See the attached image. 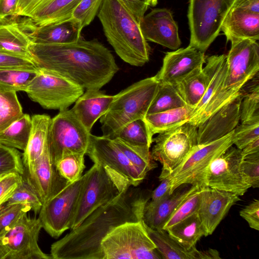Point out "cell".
<instances>
[{"label": "cell", "mask_w": 259, "mask_h": 259, "mask_svg": "<svg viewBox=\"0 0 259 259\" xmlns=\"http://www.w3.org/2000/svg\"><path fill=\"white\" fill-rule=\"evenodd\" d=\"M137 187L119 192L90 214L78 226L51 245L53 259H104L101 243L117 227L143 220L151 197Z\"/></svg>", "instance_id": "6da1fadb"}, {"label": "cell", "mask_w": 259, "mask_h": 259, "mask_svg": "<svg viewBox=\"0 0 259 259\" xmlns=\"http://www.w3.org/2000/svg\"><path fill=\"white\" fill-rule=\"evenodd\" d=\"M38 69L62 76L86 90H100L119 70L111 52L97 39L64 44L32 42Z\"/></svg>", "instance_id": "7a4b0ae2"}, {"label": "cell", "mask_w": 259, "mask_h": 259, "mask_svg": "<svg viewBox=\"0 0 259 259\" xmlns=\"http://www.w3.org/2000/svg\"><path fill=\"white\" fill-rule=\"evenodd\" d=\"M97 15L107 41L123 61L137 67L149 61L150 47L140 23L119 0H103Z\"/></svg>", "instance_id": "3957f363"}, {"label": "cell", "mask_w": 259, "mask_h": 259, "mask_svg": "<svg viewBox=\"0 0 259 259\" xmlns=\"http://www.w3.org/2000/svg\"><path fill=\"white\" fill-rule=\"evenodd\" d=\"M231 43L226 55V73L221 85L201 113L189 121L196 126L241 94L243 86L258 72L257 41L246 39Z\"/></svg>", "instance_id": "277c9868"}, {"label": "cell", "mask_w": 259, "mask_h": 259, "mask_svg": "<svg viewBox=\"0 0 259 259\" xmlns=\"http://www.w3.org/2000/svg\"><path fill=\"white\" fill-rule=\"evenodd\" d=\"M159 84L154 76L138 81L114 95L109 108L100 118L102 136L110 138L131 121L144 119Z\"/></svg>", "instance_id": "5b68a950"}, {"label": "cell", "mask_w": 259, "mask_h": 259, "mask_svg": "<svg viewBox=\"0 0 259 259\" xmlns=\"http://www.w3.org/2000/svg\"><path fill=\"white\" fill-rule=\"evenodd\" d=\"M104 259H161L144 227L143 220L126 222L113 230L103 240Z\"/></svg>", "instance_id": "8992f818"}, {"label": "cell", "mask_w": 259, "mask_h": 259, "mask_svg": "<svg viewBox=\"0 0 259 259\" xmlns=\"http://www.w3.org/2000/svg\"><path fill=\"white\" fill-rule=\"evenodd\" d=\"M235 0H189V46L205 53L219 35Z\"/></svg>", "instance_id": "52a82bcc"}, {"label": "cell", "mask_w": 259, "mask_h": 259, "mask_svg": "<svg viewBox=\"0 0 259 259\" xmlns=\"http://www.w3.org/2000/svg\"><path fill=\"white\" fill-rule=\"evenodd\" d=\"M91 134L71 109L59 111L51 119L48 136V146L53 163L55 165L67 153L85 155Z\"/></svg>", "instance_id": "ba28073f"}, {"label": "cell", "mask_w": 259, "mask_h": 259, "mask_svg": "<svg viewBox=\"0 0 259 259\" xmlns=\"http://www.w3.org/2000/svg\"><path fill=\"white\" fill-rule=\"evenodd\" d=\"M197 126L187 121L170 130L158 134L151 155L162 165L159 181L168 177L197 144Z\"/></svg>", "instance_id": "9c48e42d"}, {"label": "cell", "mask_w": 259, "mask_h": 259, "mask_svg": "<svg viewBox=\"0 0 259 259\" xmlns=\"http://www.w3.org/2000/svg\"><path fill=\"white\" fill-rule=\"evenodd\" d=\"M87 176L86 172L42 204L38 219L42 228L51 237L58 238L71 229Z\"/></svg>", "instance_id": "30bf717a"}, {"label": "cell", "mask_w": 259, "mask_h": 259, "mask_svg": "<svg viewBox=\"0 0 259 259\" xmlns=\"http://www.w3.org/2000/svg\"><path fill=\"white\" fill-rule=\"evenodd\" d=\"M84 90L62 76L39 70L25 92L44 108L60 111L74 103Z\"/></svg>", "instance_id": "8fae6325"}, {"label": "cell", "mask_w": 259, "mask_h": 259, "mask_svg": "<svg viewBox=\"0 0 259 259\" xmlns=\"http://www.w3.org/2000/svg\"><path fill=\"white\" fill-rule=\"evenodd\" d=\"M42 228L40 220L25 213L10 230L0 235V259H52L38 244Z\"/></svg>", "instance_id": "7c38bea8"}, {"label": "cell", "mask_w": 259, "mask_h": 259, "mask_svg": "<svg viewBox=\"0 0 259 259\" xmlns=\"http://www.w3.org/2000/svg\"><path fill=\"white\" fill-rule=\"evenodd\" d=\"M233 132L218 140L195 146L168 176L170 179L171 193L183 184L201 186V180L209 164L233 145Z\"/></svg>", "instance_id": "4fadbf2b"}, {"label": "cell", "mask_w": 259, "mask_h": 259, "mask_svg": "<svg viewBox=\"0 0 259 259\" xmlns=\"http://www.w3.org/2000/svg\"><path fill=\"white\" fill-rule=\"evenodd\" d=\"M87 173L71 229L78 226L93 211L112 200L119 192L129 187L120 184L99 164L94 163Z\"/></svg>", "instance_id": "5bb4252c"}, {"label": "cell", "mask_w": 259, "mask_h": 259, "mask_svg": "<svg viewBox=\"0 0 259 259\" xmlns=\"http://www.w3.org/2000/svg\"><path fill=\"white\" fill-rule=\"evenodd\" d=\"M242 159L241 150L230 146L209 164L200 186L243 195L250 187L240 171Z\"/></svg>", "instance_id": "9a60e30c"}, {"label": "cell", "mask_w": 259, "mask_h": 259, "mask_svg": "<svg viewBox=\"0 0 259 259\" xmlns=\"http://www.w3.org/2000/svg\"><path fill=\"white\" fill-rule=\"evenodd\" d=\"M85 155L130 186L137 187L145 179L110 139L91 134Z\"/></svg>", "instance_id": "2e32d148"}, {"label": "cell", "mask_w": 259, "mask_h": 259, "mask_svg": "<svg viewBox=\"0 0 259 259\" xmlns=\"http://www.w3.org/2000/svg\"><path fill=\"white\" fill-rule=\"evenodd\" d=\"M239 200V196L236 194L207 186L201 187L197 213L206 236L213 233L231 207Z\"/></svg>", "instance_id": "e0dca14e"}, {"label": "cell", "mask_w": 259, "mask_h": 259, "mask_svg": "<svg viewBox=\"0 0 259 259\" xmlns=\"http://www.w3.org/2000/svg\"><path fill=\"white\" fill-rule=\"evenodd\" d=\"M18 22L31 42L39 44H64L77 41L83 29L73 18L43 26H37L28 17Z\"/></svg>", "instance_id": "ac0fdd59"}, {"label": "cell", "mask_w": 259, "mask_h": 259, "mask_svg": "<svg viewBox=\"0 0 259 259\" xmlns=\"http://www.w3.org/2000/svg\"><path fill=\"white\" fill-rule=\"evenodd\" d=\"M145 38L171 50L178 49L181 41L178 27L171 12L166 8L152 10L140 22Z\"/></svg>", "instance_id": "d6986e66"}, {"label": "cell", "mask_w": 259, "mask_h": 259, "mask_svg": "<svg viewBox=\"0 0 259 259\" xmlns=\"http://www.w3.org/2000/svg\"><path fill=\"white\" fill-rule=\"evenodd\" d=\"M242 93L197 126V144L218 140L231 133L240 120Z\"/></svg>", "instance_id": "ffe728a7"}, {"label": "cell", "mask_w": 259, "mask_h": 259, "mask_svg": "<svg viewBox=\"0 0 259 259\" xmlns=\"http://www.w3.org/2000/svg\"><path fill=\"white\" fill-rule=\"evenodd\" d=\"M204 53L188 46L165 54L160 70L155 75L159 83L174 84L196 67L205 63Z\"/></svg>", "instance_id": "44dd1931"}, {"label": "cell", "mask_w": 259, "mask_h": 259, "mask_svg": "<svg viewBox=\"0 0 259 259\" xmlns=\"http://www.w3.org/2000/svg\"><path fill=\"white\" fill-rule=\"evenodd\" d=\"M28 178L37 191L42 204L70 183L59 174L53 163L48 143L42 155L35 163L32 175Z\"/></svg>", "instance_id": "7402d4cb"}, {"label": "cell", "mask_w": 259, "mask_h": 259, "mask_svg": "<svg viewBox=\"0 0 259 259\" xmlns=\"http://www.w3.org/2000/svg\"><path fill=\"white\" fill-rule=\"evenodd\" d=\"M200 187L197 185L183 184L158 203L151 205L147 202L143 212L144 223L152 229H162L178 206Z\"/></svg>", "instance_id": "603a6c76"}, {"label": "cell", "mask_w": 259, "mask_h": 259, "mask_svg": "<svg viewBox=\"0 0 259 259\" xmlns=\"http://www.w3.org/2000/svg\"><path fill=\"white\" fill-rule=\"evenodd\" d=\"M114 96L108 95L100 90H86L75 102L71 110L91 133L98 119L106 113L113 100Z\"/></svg>", "instance_id": "cb8c5ba5"}, {"label": "cell", "mask_w": 259, "mask_h": 259, "mask_svg": "<svg viewBox=\"0 0 259 259\" xmlns=\"http://www.w3.org/2000/svg\"><path fill=\"white\" fill-rule=\"evenodd\" d=\"M221 31L227 41L231 42L243 39H259V13L231 8L225 17Z\"/></svg>", "instance_id": "d4e9b609"}, {"label": "cell", "mask_w": 259, "mask_h": 259, "mask_svg": "<svg viewBox=\"0 0 259 259\" xmlns=\"http://www.w3.org/2000/svg\"><path fill=\"white\" fill-rule=\"evenodd\" d=\"M51 119L47 114H35L31 117L30 135L22 158L25 173L28 177L32 175L35 163L47 143Z\"/></svg>", "instance_id": "484cf974"}, {"label": "cell", "mask_w": 259, "mask_h": 259, "mask_svg": "<svg viewBox=\"0 0 259 259\" xmlns=\"http://www.w3.org/2000/svg\"><path fill=\"white\" fill-rule=\"evenodd\" d=\"M18 18L0 21V52L32 61L29 51L32 42L20 26L17 20Z\"/></svg>", "instance_id": "4316f807"}, {"label": "cell", "mask_w": 259, "mask_h": 259, "mask_svg": "<svg viewBox=\"0 0 259 259\" xmlns=\"http://www.w3.org/2000/svg\"><path fill=\"white\" fill-rule=\"evenodd\" d=\"M201 65L173 84L187 105L195 109L201 101L209 82V76Z\"/></svg>", "instance_id": "83f0119b"}, {"label": "cell", "mask_w": 259, "mask_h": 259, "mask_svg": "<svg viewBox=\"0 0 259 259\" xmlns=\"http://www.w3.org/2000/svg\"><path fill=\"white\" fill-rule=\"evenodd\" d=\"M194 108L189 106L147 114L144 118L150 136L159 134L189 121Z\"/></svg>", "instance_id": "f1b7e54d"}, {"label": "cell", "mask_w": 259, "mask_h": 259, "mask_svg": "<svg viewBox=\"0 0 259 259\" xmlns=\"http://www.w3.org/2000/svg\"><path fill=\"white\" fill-rule=\"evenodd\" d=\"M143 224L162 258L199 259L200 251L197 249L196 246L187 249L172 239L166 230L152 229L144 222Z\"/></svg>", "instance_id": "f546056e"}, {"label": "cell", "mask_w": 259, "mask_h": 259, "mask_svg": "<svg viewBox=\"0 0 259 259\" xmlns=\"http://www.w3.org/2000/svg\"><path fill=\"white\" fill-rule=\"evenodd\" d=\"M209 76V82L203 98L195 108L188 121L198 116L222 84L227 70L226 55H213L207 58L203 68Z\"/></svg>", "instance_id": "4dcf8cb0"}, {"label": "cell", "mask_w": 259, "mask_h": 259, "mask_svg": "<svg viewBox=\"0 0 259 259\" xmlns=\"http://www.w3.org/2000/svg\"><path fill=\"white\" fill-rule=\"evenodd\" d=\"M81 0H52L34 11L28 18L37 26H43L72 18Z\"/></svg>", "instance_id": "1f68e13d"}, {"label": "cell", "mask_w": 259, "mask_h": 259, "mask_svg": "<svg viewBox=\"0 0 259 259\" xmlns=\"http://www.w3.org/2000/svg\"><path fill=\"white\" fill-rule=\"evenodd\" d=\"M176 242L187 249L196 246L197 241L206 236L197 212L165 230Z\"/></svg>", "instance_id": "d6a6232c"}, {"label": "cell", "mask_w": 259, "mask_h": 259, "mask_svg": "<svg viewBox=\"0 0 259 259\" xmlns=\"http://www.w3.org/2000/svg\"><path fill=\"white\" fill-rule=\"evenodd\" d=\"M31 127V118L23 113L19 118L0 132V144L24 151Z\"/></svg>", "instance_id": "836d02e7"}, {"label": "cell", "mask_w": 259, "mask_h": 259, "mask_svg": "<svg viewBox=\"0 0 259 259\" xmlns=\"http://www.w3.org/2000/svg\"><path fill=\"white\" fill-rule=\"evenodd\" d=\"M111 140L143 178H145L147 173L157 166L151 157L149 147L132 145L117 138Z\"/></svg>", "instance_id": "e575fe53"}, {"label": "cell", "mask_w": 259, "mask_h": 259, "mask_svg": "<svg viewBox=\"0 0 259 259\" xmlns=\"http://www.w3.org/2000/svg\"><path fill=\"white\" fill-rule=\"evenodd\" d=\"M185 106H187L186 104L173 84L159 83L157 91L147 114L161 112Z\"/></svg>", "instance_id": "d590c367"}, {"label": "cell", "mask_w": 259, "mask_h": 259, "mask_svg": "<svg viewBox=\"0 0 259 259\" xmlns=\"http://www.w3.org/2000/svg\"><path fill=\"white\" fill-rule=\"evenodd\" d=\"M119 138L131 144L150 148L153 139L149 134L144 119H137L124 125L110 138Z\"/></svg>", "instance_id": "8d00e7d4"}, {"label": "cell", "mask_w": 259, "mask_h": 259, "mask_svg": "<svg viewBox=\"0 0 259 259\" xmlns=\"http://www.w3.org/2000/svg\"><path fill=\"white\" fill-rule=\"evenodd\" d=\"M38 70L0 69V89L25 92Z\"/></svg>", "instance_id": "74e56055"}, {"label": "cell", "mask_w": 259, "mask_h": 259, "mask_svg": "<svg viewBox=\"0 0 259 259\" xmlns=\"http://www.w3.org/2000/svg\"><path fill=\"white\" fill-rule=\"evenodd\" d=\"M22 177L21 183L4 204H25L29 206L31 210L36 214L39 212L42 203L37 191L25 172L22 175Z\"/></svg>", "instance_id": "f35d334b"}, {"label": "cell", "mask_w": 259, "mask_h": 259, "mask_svg": "<svg viewBox=\"0 0 259 259\" xmlns=\"http://www.w3.org/2000/svg\"><path fill=\"white\" fill-rule=\"evenodd\" d=\"M23 114L16 92L0 89V132Z\"/></svg>", "instance_id": "ab89813d"}, {"label": "cell", "mask_w": 259, "mask_h": 259, "mask_svg": "<svg viewBox=\"0 0 259 259\" xmlns=\"http://www.w3.org/2000/svg\"><path fill=\"white\" fill-rule=\"evenodd\" d=\"M84 155L74 152L65 154L55 165L59 174L69 183L78 180L85 167Z\"/></svg>", "instance_id": "60d3db41"}, {"label": "cell", "mask_w": 259, "mask_h": 259, "mask_svg": "<svg viewBox=\"0 0 259 259\" xmlns=\"http://www.w3.org/2000/svg\"><path fill=\"white\" fill-rule=\"evenodd\" d=\"M201 188L192 192L178 206L162 229L166 230L197 212L199 205Z\"/></svg>", "instance_id": "b9f144b4"}, {"label": "cell", "mask_w": 259, "mask_h": 259, "mask_svg": "<svg viewBox=\"0 0 259 259\" xmlns=\"http://www.w3.org/2000/svg\"><path fill=\"white\" fill-rule=\"evenodd\" d=\"M13 172H25L21 154L16 148L0 144V177Z\"/></svg>", "instance_id": "7bdbcfd3"}, {"label": "cell", "mask_w": 259, "mask_h": 259, "mask_svg": "<svg viewBox=\"0 0 259 259\" xmlns=\"http://www.w3.org/2000/svg\"><path fill=\"white\" fill-rule=\"evenodd\" d=\"M31 208L23 204H3L0 207V235L12 228Z\"/></svg>", "instance_id": "ee69618b"}, {"label": "cell", "mask_w": 259, "mask_h": 259, "mask_svg": "<svg viewBox=\"0 0 259 259\" xmlns=\"http://www.w3.org/2000/svg\"><path fill=\"white\" fill-rule=\"evenodd\" d=\"M241 123L259 121V87L257 85L243 96L240 106Z\"/></svg>", "instance_id": "f6af8a7d"}, {"label": "cell", "mask_w": 259, "mask_h": 259, "mask_svg": "<svg viewBox=\"0 0 259 259\" xmlns=\"http://www.w3.org/2000/svg\"><path fill=\"white\" fill-rule=\"evenodd\" d=\"M257 138H259V121L241 123L233 132V143L240 150Z\"/></svg>", "instance_id": "bcb514c9"}, {"label": "cell", "mask_w": 259, "mask_h": 259, "mask_svg": "<svg viewBox=\"0 0 259 259\" xmlns=\"http://www.w3.org/2000/svg\"><path fill=\"white\" fill-rule=\"evenodd\" d=\"M103 0H81L72 14V18L82 27L88 26L98 14Z\"/></svg>", "instance_id": "7dc6e473"}, {"label": "cell", "mask_w": 259, "mask_h": 259, "mask_svg": "<svg viewBox=\"0 0 259 259\" xmlns=\"http://www.w3.org/2000/svg\"><path fill=\"white\" fill-rule=\"evenodd\" d=\"M240 171L245 182L250 188H258L259 152L243 157Z\"/></svg>", "instance_id": "c3c4849f"}, {"label": "cell", "mask_w": 259, "mask_h": 259, "mask_svg": "<svg viewBox=\"0 0 259 259\" xmlns=\"http://www.w3.org/2000/svg\"><path fill=\"white\" fill-rule=\"evenodd\" d=\"M0 69L38 70L33 61L0 52Z\"/></svg>", "instance_id": "681fc988"}, {"label": "cell", "mask_w": 259, "mask_h": 259, "mask_svg": "<svg viewBox=\"0 0 259 259\" xmlns=\"http://www.w3.org/2000/svg\"><path fill=\"white\" fill-rule=\"evenodd\" d=\"M22 175L10 173L0 178V207L7 201L22 181Z\"/></svg>", "instance_id": "f907efd6"}, {"label": "cell", "mask_w": 259, "mask_h": 259, "mask_svg": "<svg viewBox=\"0 0 259 259\" xmlns=\"http://www.w3.org/2000/svg\"><path fill=\"white\" fill-rule=\"evenodd\" d=\"M240 215L244 219L250 228L259 230V200L254 199L243 208L239 212Z\"/></svg>", "instance_id": "816d5d0a"}, {"label": "cell", "mask_w": 259, "mask_h": 259, "mask_svg": "<svg viewBox=\"0 0 259 259\" xmlns=\"http://www.w3.org/2000/svg\"><path fill=\"white\" fill-rule=\"evenodd\" d=\"M52 0H18L17 16L28 17L34 11Z\"/></svg>", "instance_id": "f5cc1de1"}, {"label": "cell", "mask_w": 259, "mask_h": 259, "mask_svg": "<svg viewBox=\"0 0 259 259\" xmlns=\"http://www.w3.org/2000/svg\"><path fill=\"white\" fill-rule=\"evenodd\" d=\"M140 23L150 6V0H119Z\"/></svg>", "instance_id": "db71d44e"}, {"label": "cell", "mask_w": 259, "mask_h": 259, "mask_svg": "<svg viewBox=\"0 0 259 259\" xmlns=\"http://www.w3.org/2000/svg\"><path fill=\"white\" fill-rule=\"evenodd\" d=\"M18 0H0V21H10L17 16Z\"/></svg>", "instance_id": "11a10c76"}, {"label": "cell", "mask_w": 259, "mask_h": 259, "mask_svg": "<svg viewBox=\"0 0 259 259\" xmlns=\"http://www.w3.org/2000/svg\"><path fill=\"white\" fill-rule=\"evenodd\" d=\"M160 184L151 194V201L148 203L155 204L171 194L170 179L168 177L161 180Z\"/></svg>", "instance_id": "9f6ffc18"}, {"label": "cell", "mask_w": 259, "mask_h": 259, "mask_svg": "<svg viewBox=\"0 0 259 259\" xmlns=\"http://www.w3.org/2000/svg\"><path fill=\"white\" fill-rule=\"evenodd\" d=\"M232 8L259 13V0H235Z\"/></svg>", "instance_id": "6f0895ef"}, {"label": "cell", "mask_w": 259, "mask_h": 259, "mask_svg": "<svg viewBox=\"0 0 259 259\" xmlns=\"http://www.w3.org/2000/svg\"><path fill=\"white\" fill-rule=\"evenodd\" d=\"M259 152V138L247 145L241 150L243 157Z\"/></svg>", "instance_id": "680465c9"}, {"label": "cell", "mask_w": 259, "mask_h": 259, "mask_svg": "<svg viewBox=\"0 0 259 259\" xmlns=\"http://www.w3.org/2000/svg\"><path fill=\"white\" fill-rule=\"evenodd\" d=\"M200 259H220V253L214 249L208 248L207 250L200 251Z\"/></svg>", "instance_id": "91938a15"}, {"label": "cell", "mask_w": 259, "mask_h": 259, "mask_svg": "<svg viewBox=\"0 0 259 259\" xmlns=\"http://www.w3.org/2000/svg\"><path fill=\"white\" fill-rule=\"evenodd\" d=\"M158 0H150V6H155L157 3Z\"/></svg>", "instance_id": "94428289"}, {"label": "cell", "mask_w": 259, "mask_h": 259, "mask_svg": "<svg viewBox=\"0 0 259 259\" xmlns=\"http://www.w3.org/2000/svg\"><path fill=\"white\" fill-rule=\"evenodd\" d=\"M0 177V178H1V177Z\"/></svg>", "instance_id": "6125c7cd"}]
</instances>
